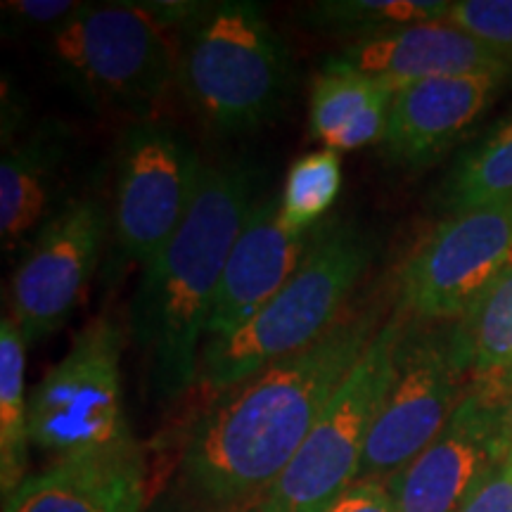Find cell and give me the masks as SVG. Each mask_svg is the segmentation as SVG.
<instances>
[{"label": "cell", "instance_id": "1", "mask_svg": "<svg viewBox=\"0 0 512 512\" xmlns=\"http://www.w3.org/2000/svg\"><path fill=\"white\" fill-rule=\"evenodd\" d=\"M387 318L380 294L351 299L311 347L214 394L185 441L183 484L214 510L261 501Z\"/></svg>", "mask_w": 512, "mask_h": 512}, {"label": "cell", "instance_id": "2", "mask_svg": "<svg viewBox=\"0 0 512 512\" xmlns=\"http://www.w3.org/2000/svg\"><path fill=\"white\" fill-rule=\"evenodd\" d=\"M252 207V174L245 166L204 164L181 228L143 266L128 306V337L143 358L152 392L162 399L197 387L204 328Z\"/></svg>", "mask_w": 512, "mask_h": 512}, {"label": "cell", "instance_id": "3", "mask_svg": "<svg viewBox=\"0 0 512 512\" xmlns=\"http://www.w3.org/2000/svg\"><path fill=\"white\" fill-rule=\"evenodd\" d=\"M373 238L354 221H323L304 261L252 323L202 347L197 387L219 394L328 332L373 264Z\"/></svg>", "mask_w": 512, "mask_h": 512}, {"label": "cell", "instance_id": "4", "mask_svg": "<svg viewBox=\"0 0 512 512\" xmlns=\"http://www.w3.org/2000/svg\"><path fill=\"white\" fill-rule=\"evenodd\" d=\"M178 86L214 131H254L283 107L290 53L256 3H200L178 29Z\"/></svg>", "mask_w": 512, "mask_h": 512}, {"label": "cell", "instance_id": "5", "mask_svg": "<svg viewBox=\"0 0 512 512\" xmlns=\"http://www.w3.org/2000/svg\"><path fill=\"white\" fill-rule=\"evenodd\" d=\"M50 48L88 98L136 119L155 117L178 86V31L152 3L86 5L53 31Z\"/></svg>", "mask_w": 512, "mask_h": 512}, {"label": "cell", "instance_id": "6", "mask_svg": "<svg viewBox=\"0 0 512 512\" xmlns=\"http://www.w3.org/2000/svg\"><path fill=\"white\" fill-rule=\"evenodd\" d=\"M408 318L392 313L337 387L299 453L266 496L264 512H325L358 479L370 432L396 377Z\"/></svg>", "mask_w": 512, "mask_h": 512}, {"label": "cell", "instance_id": "7", "mask_svg": "<svg viewBox=\"0 0 512 512\" xmlns=\"http://www.w3.org/2000/svg\"><path fill=\"white\" fill-rule=\"evenodd\" d=\"M124 342L126 332L110 313L83 325L67 356L31 389V446L64 460L131 439L121 399Z\"/></svg>", "mask_w": 512, "mask_h": 512}, {"label": "cell", "instance_id": "8", "mask_svg": "<svg viewBox=\"0 0 512 512\" xmlns=\"http://www.w3.org/2000/svg\"><path fill=\"white\" fill-rule=\"evenodd\" d=\"M510 268L512 200L448 214L403 261L396 311L415 323H456Z\"/></svg>", "mask_w": 512, "mask_h": 512}, {"label": "cell", "instance_id": "9", "mask_svg": "<svg viewBox=\"0 0 512 512\" xmlns=\"http://www.w3.org/2000/svg\"><path fill=\"white\" fill-rule=\"evenodd\" d=\"M204 162L181 128L159 117L133 119L117 150L114 240L121 256L147 266L174 238L195 202Z\"/></svg>", "mask_w": 512, "mask_h": 512}, {"label": "cell", "instance_id": "10", "mask_svg": "<svg viewBox=\"0 0 512 512\" xmlns=\"http://www.w3.org/2000/svg\"><path fill=\"white\" fill-rule=\"evenodd\" d=\"M467 394L456 361L451 328L408 320L389 389L356 482H382L399 472L439 437Z\"/></svg>", "mask_w": 512, "mask_h": 512}, {"label": "cell", "instance_id": "11", "mask_svg": "<svg viewBox=\"0 0 512 512\" xmlns=\"http://www.w3.org/2000/svg\"><path fill=\"white\" fill-rule=\"evenodd\" d=\"M107 219L95 200L81 197L38 230L12 275L10 306L24 342L55 335L86 299L100 261Z\"/></svg>", "mask_w": 512, "mask_h": 512}, {"label": "cell", "instance_id": "12", "mask_svg": "<svg viewBox=\"0 0 512 512\" xmlns=\"http://www.w3.org/2000/svg\"><path fill=\"white\" fill-rule=\"evenodd\" d=\"M510 453V406L467 392L437 439L387 482L399 512H458Z\"/></svg>", "mask_w": 512, "mask_h": 512}, {"label": "cell", "instance_id": "13", "mask_svg": "<svg viewBox=\"0 0 512 512\" xmlns=\"http://www.w3.org/2000/svg\"><path fill=\"white\" fill-rule=\"evenodd\" d=\"M316 230L294 235L280 221V200L254 202L228 254L202 347L233 337L266 309L304 261Z\"/></svg>", "mask_w": 512, "mask_h": 512}, {"label": "cell", "instance_id": "14", "mask_svg": "<svg viewBox=\"0 0 512 512\" xmlns=\"http://www.w3.org/2000/svg\"><path fill=\"white\" fill-rule=\"evenodd\" d=\"M510 72L434 76L394 93L380 150L389 164H432L494 102Z\"/></svg>", "mask_w": 512, "mask_h": 512}, {"label": "cell", "instance_id": "15", "mask_svg": "<svg viewBox=\"0 0 512 512\" xmlns=\"http://www.w3.org/2000/svg\"><path fill=\"white\" fill-rule=\"evenodd\" d=\"M150 486L145 448L131 437L29 475L5 498L3 512H143Z\"/></svg>", "mask_w": 512, "mask_h": 512}, {"label": "cell", "instance_id": "16", "mask_svg": "<svg viewBox=\"0 0 512 512\" xmlns=\"http://www.w3.org/2000/svg\"><path fill=\"white\" fill-rule=\"evenodd\" d=\"M358 72L387 81L394 91L408 83L475 72H512L508 62L475 38L444 22H420L354 41L339 53Z\"/></svg>", "mask_w": 512, "mask_h": 512}, {"label": "cell", "instance_id": "17", "mask_svg": "<svg viewBox=\"0 0 512 512\" xmlns=\"http://www.w3.org/2000/svg\"><path fill=\"white\" fill-rule=\"evenodd\" d=\"M394 88L332 57L313 81L309 128L328 150L351 152L380 145L387 131Z\"/></svg>", "mask_w": 512, "mask_h": 512}, {"label": "cell", "instance_id": "18", "mask_svg": "<svg viewBox=\"0 0 512 512\" xmlns=\"http://www.w3.org/2000/svg\"><path fill=\"white\" fill-rule=\"evenodd\" d=\"M451 339L456 361L467 380V392L510 406L512 268L451 325Z\"/></svg>", "mask_w": 512, "mask_h": 512}, {"label": "cell", "instance_id": "19", "mask_svg": "<svg viewBox=\"0 0 512 512\" xmlns=\"http://www.w3.org/2000/svg\"><path fill=\"white\" fill-rule=\"evenodd\" d=\"M64 150L55 138L34 136L12 145L0 164V242L5 254L27 247L60 209H53L60 188Z\"/></svg>", "mask_w": 512, "mask_h": 512}, {"label": "cell", "instance_id": "20", "mask_svg": "<svg viewBox=\"0 0 512 512\" xmlns=\"http://www.w3.org/2000/svg\"><path fill=\"white\" fill-rule=\"evenodd\" d=\"M27 342L12 316L0 320V491L3 501L27 479L29 399Z\"/></svg>", "mask_w": 512, "mask_h": 512}, {"label": "cell", "instance_id": "21", "mask_svg": "<svg viewBox=\"0 0 512 512\" xmlns=\"http://www.w3.org/2000/svg\"><path fill=\"white\" fill-rule=\"evenodd\" d=\"M512 200V117L465 150L441 188L448 214Z\"/></svg>", "mask_w": 512, "mask_h": 512}, {"label": "cell", "instance_id": "22", "mask_svg": "<svg viewBox=\"0 0 512 512\" xmlns=\"http://www.w3.org/2000/svg\"><path fill=\"white\" fill-rule=\"evenodd\" d=\"M451 3L444 0H325L309 8L311 24L337 36H380L406 24L441 22Z\"/></svg>", "mask_w": 512, "mask_h": 512}, {"label": "cell", "instance_id": "23", "mask_svg": "<svg viewBox=\"0 0 512 512\" xmlns=\"http://www.w3.org/2000/svg\"><path fill=\"white\" fill-rule=\"evenodd\" d=\"M342 188V162L335 150H316L297 159L280 195V221L294 235L311 233L323 223Z\"/></svg>", "mask_w": 512, "mask_h": 512}, {"label": "cell", "instance_id": "24", "mask_svg": "<svg viewBox=\"0 0 512 512\" xmlns=\"http://www.w3.org/2000/svg\"><path fill=\"white\" fill-rule=\"evenodd\" d=\"M444 22L472 36L512 67V0H458Z\"/></svg>", "mask_w": 512, "mask_h": 512}, {"label": "cell", "instance_id": "25", "mask_svg": "<svg viewBox=\"0 0 512 512\" xmlns=\"http://www.w3.org/2000/svg\"><path fill=\"white\" fill-rule=\"evenodd\" d=\"M83 8H86L83 3H69V0H10V3H3V15L10 17L19 29H60Z\"/></svg>", "mask_w": 512, "mask_h": 512}, {"label": "cell", "instance_id": "26", "mask_svg": "<svg viewBox=\"0 0 512 512\" xmlns=\"http://www.w3.org/2000/svg\"><path fill=\"white\" fill-rule=\"evenodd\" d=\"M458 512H512V460L491 472Z\"/></svg>", "mask_w": 512, "mask_h": 512}, {"label": "cell", "instance_id": "27", "mask_svg": "<svg viewBox=\"0 0 512 512\" xmlns=\"http://www.w3.org/2000/svg\"><path fill=\"white\" fill-rule=\"evenodd\" d=\"M325 512H399L394 496L382 482H354Z\"/></svg>", "mask_w": 512, "mask_h": 512}, {"label": "cell", "instance_id": "28", "mask_svg": "<svg viewBox=\"0 0 512 512\" xmlns=\"http://www.w3.org/2000/svg\"><path fill=\"white\" fill-rule=\"evenodd\" d=\"M211 512H264V508H261V501H254V503L238 505V508H223V510H211Z\"/></svg>", "mask_w": 512, "mask_h": 512}, {"label": "cell", "instance_id": "29", "mask_svg": "<svg viewBox=\"0 0 512 512\" xmlns=\"http://www.w3.org/2000/svg\"><path fill=\"white\" fill-rule=\"evenodd\" d=\"M508 458L512 460V403H510V453H508Z\"/></svg>", "mask_w": 512, "mask_h": 512}]
</instances>
